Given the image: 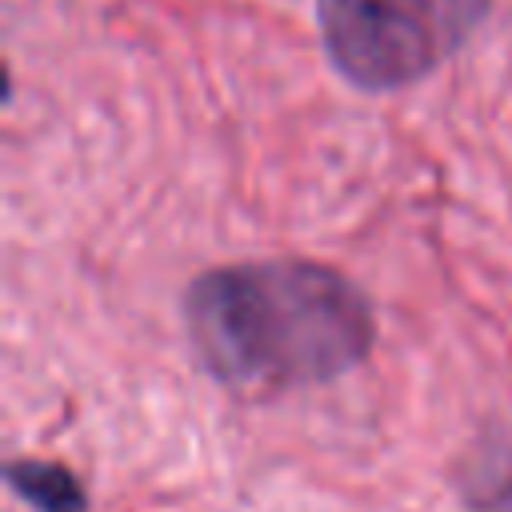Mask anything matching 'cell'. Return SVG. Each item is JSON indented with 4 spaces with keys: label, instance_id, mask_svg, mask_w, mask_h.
Wrapping results in <instances>:
<instances>
[{
    "label": "cell",
    "instance_id": "cell-2",
    "mask_svg": "<svg viewBox=\"0 0 512 512\" xmlns=\"http://www.w3.org/2000/svg\"><path fill=\"white\" fill-rule=\"evenodd\" d=\"M488 8L492 0H316V24L348 84L396 92L436 72Z\"/></svg>",
    "mask_w": 512,
    "mask_h": 512
},
{
    "label": "cell",
    "instance_id": "cell-4",
    "mask_svg": "<svg viewBox=\"0 0 512 512\" xmlns=\"http://www.w3.org/2000/svg\"><path fill=\"white\" fill-rule=\"evenodd\" d=\"M468 508L472 512H512V472H480L468 480Z\"/></svg>",
    "mask_w": 512,
    "mask_h": 512
},
{
    "label": "cell",
    "instance_id": "cell-1",
    "mask_svg": "<svg viewBox=\"0 0 512 512\" xmlns=\"http://www.w3.org/2000/svg\"><path fill=\"white\" fill-rule=\"evenodd\" d=\"M184 328L200 364L240 392L336 380L376 340L364 292L304 256L240 260L196 276L184 292Z\"/></svg>",
    "mask_w": 512,
    "mask_h": 512
},
{
    "label": "cell",
    "instance_id": "cell-3",
    "mask_svg": "<svg viewBox=\"0 0 512 512\" xmlns=\"http://www.w3.org/2000/svg\"><path fill=\"white\" fill-rule=\"evenodd\" d=\"M8 484L40 512H88L76 476L48 460H16L8 464Z\"/></svg>",
    "mask_w": 512,
    "mask_h": 512
}]
</instances>
